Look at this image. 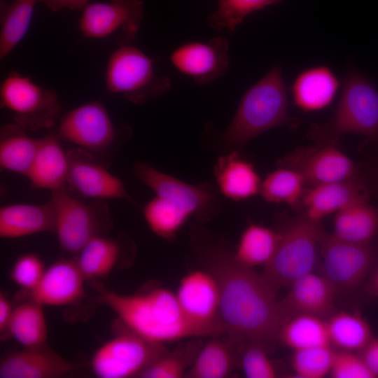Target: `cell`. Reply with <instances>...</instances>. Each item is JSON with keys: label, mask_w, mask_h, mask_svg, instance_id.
<instances>
[{"label": "cell", "mask_w": 378, "mask_h": 378, "mask_svg": "<svg viewBox=\"0 0 378 378\" xmlns=\"http://www.w3.org/2000/svg\"><path fill=\"white\" fill-rule=\"evenodd\" d=\"M264 342L241 337L239 368L248 378L277 377V370L268 357Z\"/></svg>", "instance_id": "obj_39"}, {"label": "cell", "mask_w": 378, "mask_h": 378, "mask_svg": "<svg viewBox=\"0 0 378 378\" xmlns=\"http://www.w3.org/2000/svg\"><path fill=\"white\" fill-rule=\"evenodd\" d=\"M340 80L330 68L320 65L301 71L290 87L295 105L304 111H316L332 102Z\"/></svg>", "instance_id": "obj_24"}, {"label": "cell", "mask_w": 378, "mask_h": 378, "mask_svg": "<svg viewBox=\"0 0 378 378\" xmlns=\"http://www.w3.org/2000/svg\"><path fill=\"white\" fill-rule=\"evenodd\" d=\"M85 281L76 258L62 259L49 266L38 285L22 296L43 306L71 305L85 297Z\"/></svg>", "instance_id": "obj_19"}, {"label": "cell", "mask_w": 378, "mask_h": 378, "mask_svg": "<svg viewBox=\"0 0 378 378\" xmlns=\"http://www.w3.org/2000/svg\"><path fill=\"white\" fill-rule=\"evenodd\" d=\"M176 297L188 319L206 336L225 335L220 318V290L210 271L195 270L181 281Z\"/></svg>", "instance_id": "obj_13"}, {"label": "cell", "mask_w": 378, "mask_h": 378, "mask_svg": "<svg viewBox=\"0 0 378 378\" xmlns=\"http://www.w3.org/2000/svg\"><path fill=\"white\" fill-rule=\"evenodd\" d=\"M289 288L278 302L281 325L298 314L327 319L335 312L336 293L322 274L309 272L293 281Z\"/></svg>", "instance_id": "obj_18"}, {"label": "cell", "mask_w": 378, "mask_h": 378, "mask_svg": "<svg viewBox=\"0 0 378 378\" xmlns=\"http://www.w3.org/2000/svg\"><path fill=\"white\" fill-rule=\"evenodd\" d=\"M365 184L354 176L337 182L321 184L305 190L300 204L304 215L318 221L332 213L369 200Z\"/></svg>", "instance_id": "obj_20"}, {"label": "cell", "mask_w": 378, "mask_h": 378, "mask_svg": "<svg viewBox=\"0 0 378 378\" xmlns=\"http://www.w3.org/2000/svg\"><path fill=\"white\" fill-rule=\"evenodd\" d=\"M330 346L295 350L291 364L295 375L300 378H322L330 373L333 356Z\"/></svg>", "instance_id": "obj_40"}, {"label": "cell", "mask_w": 378, "mask_h": 378, "mask_svg": "<svg viewBox=\"0 0 378 378\" xmlns=\"http://www.w3.org/2000/svg\"><path fill=\"white\" fill-rule=\"evenodd\" d=\"M73 364L47 344L24 348L4 356L0 362L1 378H57L69 373Z\"/></svg>", "instance_id": "obj_21"}, {"label": "cell", "mask_w": 378, "mask_h": 378, "mask_svg": "<svg viewBox=\"0 0 378 378\" xmlns=\"http://www.w3.org/2000/svg\"><path fill=\"white\" fill-rule=\"evenodd\" d=\"M113 338L101 346L91 359V369L99 378L138 377L167 353L165 344L151 342L122 326Z\"/></svg>", "instance_id": "obj_10"}, {"label": "cell", "mask_w": 378, "mask_h": 378, "mask_svg": "<svg viewBox=\"0 0 378 378\" xmlns=\"http://www.w3.org/2000/svg\"><path fill=\"white\" fill-rule=\"evenodd\" d=\"M303 177L298 172L288 168H280L269 174L261 182L259 193L267 202L286 203L298 206L303 196Z\"/></svg>", "instance_id": "obj_36"}, {"label": "cell", "mask_w": 378, "mask_h": 378, "mask_svg": "<svg viewBox=\"0 0 378 378\" xmlns=\"http://www.w3.org/2000/svg\"><path fill=\"white\" fill-rule=\"evenodd\" d=\"M378 232V207L367 202L353 204L336 213L332 234L357 244L369 243Z\"/></svg>", "instance_id": "obj_28"}, {"label": "cell", "mask_w": 378, "mask_h": 378, "mask_svg": "<svg viewBox=\"0 0 378 378\" xmlns=\"http://www.w3.org/2000/svg\"><path fill=\"white\" fill-rule=\"evenodd\" d=\"M79 19V29L88 38H105L116 34L120 45L134 40L144 18L141 0H110L88 4Z\"/></svg>", "instance_id": "obj_12"}, {"label": "cell", "mask_w": 378, "mask_h": 378, "mask_svg": "<svg viewBox=\"0 0 378 378\" xmlns=\"http://www.w3.org/2000/svg\"><path fill=\"white\" fill-rule=\"evenodd\" d=\"M13 309L7 295L2 291L0 293V335L4 340L8 336V329L12 318Z\"/></svg>", "instance_id": "obj_43"}, {"label": "cell", "mask_w": 378, "mask_h": 378, "mask_svg": "<svg viewBox=\"0 0 378 378\" xmlns=\"http://www.w3.org/2000/svg\"><path fill=\"white\" fill-rule=\"evenodd\" d=\"M204 344L201 337H191L180 342L172 351H168L145 369L140 378L185 377Z\"/></svg>", "instance_id": "obj_34"}, {"label": "cell", "mask_w": 378, "mask_h": 378, "mask_svg": "<svg viewBox=\"0 0 378 378\" xmlns=\"http://www.w3.org/2000/svg\"><path fill=\"white\" fill-rule=\"evenodd\" d=\"M124 248L122 239L106 234L88 241L76 257L85 279L92 281L110 274L120 262Z\"/></svg>", "instance_id": "obj_27"}, {"label": "cell", "mask_w": 378, "mask_h": 378, "mask_svg": "<svg viewBox=\"0 0 378 378\" xmlns=\"http://www.w3.org/2000/svg\"><path fill=\"white\" fill-rule=\"evenodd\" d=\"M283 0H218L216 10L209 16V25L218 30L234 31L251 13L276 5Z\"/></svg>", "instance_id": "obj_38"}, {"label": "cell", "mask_w": 378, "mask_h": 378, "mask_svg": "<svg viewBox=\"0 0 378 378\" xmlns=\"http://www.w3.org/2000/svg\"><path fill=\"white\" fill-rule=\"evenodd\" d=\"M68 172V153L57 135L40 139L38 150L26 175L32 188L51 192L66 188Z\"/></svg>", "instance_id": "obj_22"}, {"label": "cell", "mask_w": 378, "mask_h": 378, "mask_svg": "<svg viewBox=\"0 0 378 378\" xmlns=\"http://www.w3.org/2000/svg\"><path fill=\"white\" fill-rule=\"evenodd\" d=\"M359 352L372 374L378 377V338L373 337Z\"/></svg>", "instance_id": "obj_44"}, {"label": "cell", "mask_w": 378, "mask_h": 378, "mask_svg": "<svg viewBox=\"0 0 378 378\" xmlns=\"http://www.w3.org/2000/svg\"><path fill=\"white\" fill-rule=\"evenodd\" d=\"M279 164L300 173L305 185L312 187L350 178L356 170L354 162L332 144L300 148L281 160Z\"/></svg>", "instance_id": "obj_16"}, {"label": "cell", "mask_w": 378, "mask_h": 378, "mask_svg": "<svg viewBox=\"0 0 378 378\" xmlns=\"http://www.w3.org/2000/svg\"><path fill=\"white\" fill-rule=\"evenodd\" d=\"M209 270L220 290V318L225 335L272 340L281 326L276 290L264 276L237 262L233 254L214 251Z\"/></svg>", "instance_id": "obj_1"}, {"label": "cell", "mask_w": 378, "mask_h": 378, "mask_svg": "<svg viewBox=\"0 0 378 378\" xmlns=\"http://www.w3.org/2000/svg\"><path fill=\"white\" fill-rule=\"evenodd\" d=\"M142 211L150 229L165 239L174 236L190 217L176 206L158 196L148 202Z\"/></svg>", "instance_id": "obj_37"}, {"label": "cell", "mask_w": 378, "mask_h": 378, "mask_svg": "<svg viewBox=\"0 0 378 378\" xmlns=\"http://www.w3.org/2000/svg\"><path fill=\"white\" fill-rule=\"evenodd\" d=\"M52 12L67 8L83 10L88 4V0H40Z\"/></svg>", "instance_id": "obj_45"}, {"label": "cell", "mask_w": 378, "mask_h": 378, "mask_svg": "<svg viewBox=\"0 0 378 378\" xmlns=\"http://www.w3.org/2000/svg\"><path fill=\"white\" fill-rule=\"evenodd\" d=\"M39 139L29 136L15 123L1 128L0 166L26 176L38 148Z\"/></svg>", "instance_id": "obj_29"}, {"label": "cell", "mask_w": 378, "mask_h": 378, "mask_svg": "<svg viewBox=\"0 0 378 378\" xmlns=\"http://www.w3.org/2000/svg\"><path fill=\"white\" fill-rule=\"evenodd\" d=\"M361 290L365 297L378 298V267L371 272Z\"/></svg>", "instance_id": "obj_46"}, {"label": "cell", "mask_w": 378, "mask_h": 378, "mask_svg": "<svg viewBox=\"0 0 378 378\" xmlns=\"http://www.w3.org/2000/svg\"><path fill=\"white\" fill-rule=\"evenodd\" d=\"M0 102L12 113L14 123L31 132L52 127L62 108L55 90L14 71L1 83Z\"/></svg>", "instance_id": "obj_8"}, {"label": "cell", "mask_w": 378, "mask_h": 378, "mask_svg": "<svg viewBox=\"0 0 378 378\" xmlns=\"http://www.w3.org/2000/svg\"><path fill=\"white\" fill-rule=\"evenodd\" d=\"M330 373L334 378H375L360 354L345 350L335 351Z\"/></svg>", "instance_id": "obj_42"}, {"label": "cell", "mask_w": 378, "mask_h": 378, "mask_svg": "<svg viewBox=\"0 0 378 378\" xmlns=\"http://www.w3.org/2000/svg\"><path fill=\"white\" fill-rule=\"evenodd\" d=\"M277 338L294 351L330 345L326 320L310 314H298L284 321Z\"/></svg>", "instance_id": "obj_31"}, {"label": "cell", "mask_w": 378, "mask_h": 378, "mask_svg": "<svg viewBox=\"0 0 378 378\" xmlns=\"http://www.w3.org/2000/svg\"><path fill=\"white\" fill-rule=\"evenodd\" d=\"M42 259L33 253H27L19 256L14 262L10 272V279L24 293L32 290L41 281L45 271Z\"/></svg>", "instance_id": "obj_41"}, {"label": "cell", "mask_w": 378, "mask_h": 378, "mask_svg": "<svg viewBox=\"0 0 378 378\" xmlns=\"http://www.w3.org/2000/svg\"><path fill=\"white\" fill-rule=\"evenodd\" d=\"M55 134L60 141L92 153L108 149L115 139L116 130L104 106L91 102L66 113Z\"/></svg>", "instance_id": "obj_14"}, {"label": "cell", "mask_w": 378, "mask_h": 378, "mask_svg": "<svg viewBox=\"0 0 378 378\" xmlns=\"http://www.w3.org/2000/svg\"><path fill=\"white\" fill-rule=\"evenodd\" d=\"M281 236V232L251 223L243 232L234 257L240 264L248 267H265L272 259Z\"/></svg>", "instance_id": "obj_33"}, {"label": "cell", "mask_w": 378, "mask_h": 378, "mask_svg": "<svg viewBox=\"0 0 378 378\" xmlns=\"http://www.w3.org/2000/svg\"><path fill=\"white\" fill-rule=\"evenodd\" d=\"M98 301L118 317L120 323L156 344L204 337L183 313L176 295L156 287L134 295H122L95 284Z\"/></svg>", "instance_id": "obj_2"}, {"label": "cell", "mask_w": 378, "mask_h": 378, "mask_svg": "<svg viewBox=\"0 0 378 378\" xmlns=\"http://www.w3.org/2000/svg\"><path fill=\"white\" fill-rule=\"evenodd\" d=\"M55 230V214L50 199L43 204L15 203L0 208L1 238H18Z\"/></svg>", "instance_id": "obj_23"}, {"label": "cell", "mask_w": 378, "mask_h": 378, "mask_svg": "<svg viewBox=\"0 0 378 378\" xmlns=\"http://www.w3.org/2000/svg\"><path fill=\"white\" fill-rule=\"evenodd\" d=\"M349 133L378 139V92L356 70H349L344 78L340 97L330 120L314 127L312 134L332 144Z\"/></svg>", "instance_id": "obj_4"}, {"label": "cell", "mask_w": 378, "mask_h": 378, "mask_svg": "<svg viewBox=\"0 0 378 378\" xmlns=\"http://www.w3.org/2000/svg\"><path fill=\"white\" fill-rule=\"evenodd\" d=\"M55 214V230L60 248L78 255L92 239L106 235L113 227L110 209L105 200L83 201L64 188L51 192Z\"/></svg>", "instance_id": "obj_5"}, {"label": "cell", "mask_w": 378, "mask_h": 378, "mask_svg": "<svg viewBox=\"0 0 378 378\" xmlns=\"http://www.w3.org/2000/svg\"><path fill=\"white\" fill-rule=\"evenodd\" d=\"M40 0H13L4 8L0 32V58L7 56L27 34Z\"/></svg>", "instance_id": "obj_35"}, {"label": "cell", "mask_w": 378, "mask_h": 378, "mask_svg": "<svg viewBox=\"0 0 378 378\" xmlns=\"http://www.w3.org/2000/svg\"><path fill=\"white\" fill-rule=\"evenodd\" d=\"M105 83L108 92L137 105L144 104L171 88L170 79L156 72L154 60L132 43L120 45L110 55Z\"/></svg>", "instance_id": "obj_6"}, {"label": "cell", "mask_w": 378, "mask_h": 378, "mask_svg": "<svg viewBox=\"0 0 378 378\" xmlns=\"http://www.w3.org/2000/svg\"><path fill=\"white\" fill-rule=\"evenodd\" d=\"M288 108L281 69L275 65L246 92L223 138L239 147L268 130L291 124Z\"/></svg>", "instance_id": "obj_3"}, {"label": "cell", "mask_w": 378, "mask_h": 378, "mask_svg": "<svg viewBox=\"0 0 378 378\" xmlns=\"http://www.w3.org/2000/svg\"><path fill=\"white\" fill-rule=\"evenodd\" d=\"M169 59L178 71L197 83H209L223 76L228 68V41L220 36L206 42H188L176 48Z\"/></svg>", "instance_id": "obj_17"}, {"label": "cell", "mask_w": 378, "mask_h": 378, "mask_svg": "<svg viewBox=\"0 0 378 378\" xmlns=\"http://www.w3.org/2000/svg\"><path fill=\"white\" fill-rule=\"evenodd\" d=\"M133 172L156 196L169 201L198 220L210 218L219 206L218 193L210 183L193 186L144 162L136 163Z\"/></svg>", "instance_id": "obj_11"}, {"label": "cell", "mask_w": 378, "mask_h": 378, "mask_svg": "<svg viewBox=\"0 0 378 378\" xmlns=\"http://www.w3.org/2000/svg\"><path fill=\"white\" fill-rule=\"evenodd\" d=\"M8 336L24 348L47 344L48 327L43 305L24 299L15 307L8 329Z\"/></svg>", "instance_id": "obj_30"}, {"label": "cell", "mask_w": 378, "mask_h": 378, "mask_svg": "<svg viewBox=\"0 0 378 378\" xmlns=\"http://www.w3.org/2000/svg\"><path fill=\"white\" fill-rule=\"evenodd\" d=\"M67 153L66 186L69 190L90 200L122 199L135 204L124 183L99 162L92 153L77 147Z\"/></svg>", "instance_id": "obj_15"}, {"label": "cell", "mask_w": 378, "mask_h": 378, "mask_svg": "<svg viewBox=\"0 0 378 378\" xmlns=\"http://www.w3.org/2000/svg\"><path fill=\"white\" fill-rule=\"evenodd\" d=\"M326 320L330 344L340 350L360 351L374 337L368 321L358 312H334Z\"/></svg>", "instance_id": "obj_32"}, {"label": "cell", "mask_w": 378, "mask_h": 378, "mask_svg": "<svg viewBox=\"0 0 378 378\" xmlns=\"http://www.w3.org/2000/svg\"><path fill=\"white\" fill-rule=\"evenodd\" d=\"M322 230L319 222L303 215L281 232L277 248L262 273L276 290L289 287L296 279L312 272Z\"/></svg>", "instance_id": "obj_7"}, {"label": "cell", "mask_w": 378, "mask_h": 378, "mask_svg": "<svg viewBox=\"0 0 378 378\" xmlns=\"http://www.w3.org/2000/svg\"><path fill=\"white\" fill-rule=\"evenodd\" d=\"M214 175L220 192L232 200H246L260 192L261 181L258 173L237 151L218 158Z\"/></svg>", "instance_id": "obj_26"}, {"label": "cell", "mask_w": 378, "mask_h": 378, "mask_svg": "<svg viewBox=\"0 0 378 378\" xmlns=\"http://www.w3.org/2000/svg\"><path fill=\"white\" fill-rule=\"evenodd\" d=\"M227 339L214 336L204 343L192 365L186 372L188 378H225L239 368L241 337L227 335Z\"/></svg>", "instance_id": "obj_25"}, {"label": "cell", "mask_w": 378, "mask_h": 378, "mask_svg": "<svg viewBox=\"0 0 378 378\" xmlns=\"http://www.w3.org/2000/svg\"><path fill=\"white\" fill-rule=\"evenodd\" d=\"M318 248L322 257V274L331 284L336 295L351 294L362 288L377 258L372 241L349 242L322 230Z\"/></svg>", "instance_id": "obj_9"}]
</instances>
